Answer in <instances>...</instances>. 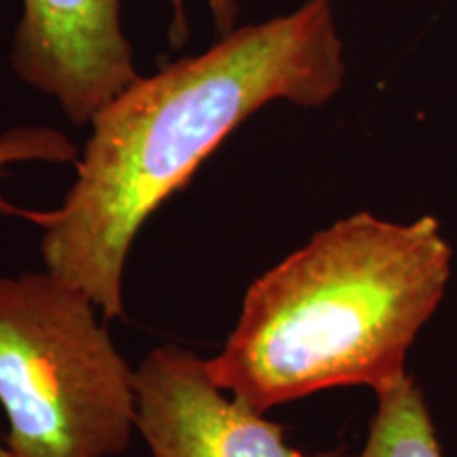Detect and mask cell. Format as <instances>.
I'll list each match as a JSON object with an SVG mask.
<instances>
[{"label": "cell", "instance_id": "cell-1", "mask_svg": "<svg viewBox=\"0 0 457 457\" xmlns=\"http://www.w3.org/2000/svg\"><path fill=\"white\" fill-rule=\"evenodd\" d=\"M345 81L330 0L244 26L204 54L140 77L96 114L60 208L38 214L45 270L123 318L140 227L245 119L276 100L324 106Z\"/></svg>", "mask_w": 457, "mask_h": 457}, {"label": "cell", "instance_id": "cell-2", "mask_svg": "<svg viewBox=\"0 0 457 457\" xmlns=\"http://www.w3.org/2000/svg\"><path fill=\"white\" fill-rule=\"evenodd\" d=\"M451 256L432 216L337 220L250 286L225 347L205 360L210 377L259 413L330 387L377 394L407 375Z\"/></svg>", "mask_w": 457, "mask_h": 457}, {"label": "cell", "instance_id": "cell-3", "mask_svg": "<svg viewBox=\"0 0 457 457\" xmlns=\"http://www.w3.org/2000/svg\"><path fill=\"white\" fill-rule=\"evenodd\" d=\"M54 273L0 278V404L13 457H111L138 430L136 370Z\"/></svg>", "mask_w": 457, "mask_h": 457}, {"label": "cell", "instance_id": "cell-4", "mask_svg": "<svg viewBox=\"0 0 457 457\" xmlns=\"http://www.w3.org/2000/svg\"><path fill=\"white\" fill-rule=\"evenodd\" d=\"M11 66L60 102L74 125L94 121L140 79L121 30V0H21Z\"/></svg>", "mask_w": 457, "mask_h": 457}, {"label": "cell", "instance_id": "cell-5", "mask_svg": "<svg viewBox=\"0 0 457 457\" xmlns=\"http://www.w3.org/2000/svg\"><path fill=\"white\" fill-rule=\"evenodd\" d=\"M214 384L205 360L155 347L136 369L138 432L153 457H307L284 428Z\"/></svg>", "mask_w": 457, "mask_h": 457}, {"label": "cell", "instance_id": "cell-6", "mask_svg": "<svg viewBox=\"0 0 457 457\" xmlns=\"http://www.w3.org/2000/svg\"><path fill=\"white\" fill-rule=\"evenodd\" d=\"M369 438L347 457H443L426 398L409 375L377 392Z\"/></svg>", "mask_w": 457, "mask_h": 457}, {"label": "cell", "instance_id": "cell-7", "mask_svg": "<svg viewBox=\"0 0 457 457\" xmlns=\"http://www.w3.org/2000/svg\"><path fill=\"white\" fill-rule=\"evenodd\" d=\"M77 146L60 134L57 129L49 128H15L0 134V176L4 174L7 165L24 162H49V163H71L77 162ZM0 214L20 216V219L32 220L37 225V210L17 208L4 199L0 193Z\"/></svg>", "mask_w": 457, "mask_h": 457}, {"label": "cell", "instance_id": "cell-8", "mask_svg": "<svg viewBox=\"0 0 457 457\" xmlns=\"http://www.w3.org/2000/svg\"><path fill=\"white\" fill-rule=\"evenodd\" d=\"M174 4V21L170 28V41L174 47H182L188 38V24L185 17V0H171ZM210 11H212V20L216 32L220 37L236 30V20L239 13L237 0H208Z\"/></svg>", "mask_w": 457, "mask_h": 457}, {"label": "cell", "instance_id": "cell-9", "mask_svg": "<svg viewBox=\"0 0 457 457\" xmlns=\"http://www.w3.org/2000/svg\"><path fill=\"white\" fill-rule=\"evenodd\" d=\"M0 457H13L7 447H0Z\"/></svg>", "mask_w": 457, "mask_h": 457}]
</instances>
